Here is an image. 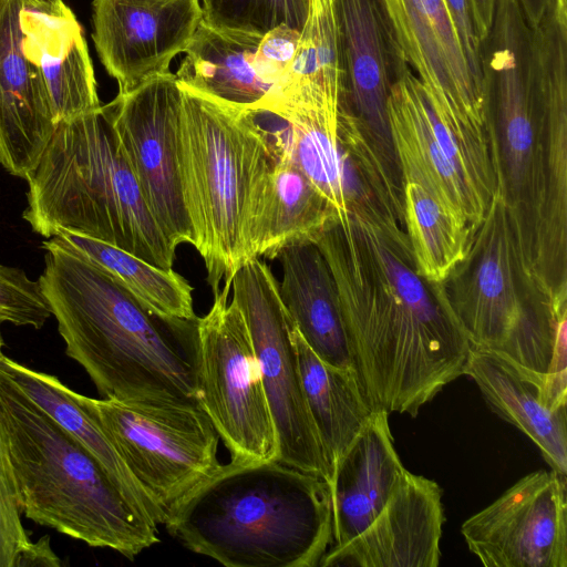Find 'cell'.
Wrapping results in <instances>:
<instances>
[{
	"label": "cell",
	"instance_id": "1",
	"mask_svg": "<svg viewBox=\"0 0 567 567\" xmlns=\"http://www.w3.org/2000/svg\"><path fill=\"white\" fill-rule=\"evenodd\" d=\"M313 243L333 275L368 403L416 416L465 374L471 352L441 282L420 275L404 228L378 199L331 218Z\"/></svg>",
	"mask_w": 567,
	"mask_h": 567
},
{
	"label": "cell",
	"instance_id": "2",
	"mask_svg": "<svg viewBox=\"0 0 567 567\" xmlns=\"http://www.w3.org/2000/svg\"><path fill=\"white\" fill-rule=\"evenodd\" d=\"M484 122L499 193L525 265L567 256V28L532 29L517 0H496L481 41Z\"/></svg>",
	"mask_w": 567,
	"mask_h": 567
},
{
	"label": "cell",
	"instance_id": "3",
	"mask_svg": "<svg viewBox=\"0 0 567 567\" xmlns=\"http://www.w3.org/2000/svg\"><path fill=\"white\" fill-rule=\"evenodd\" d=\"M43 296L65 353L104 399L199 405L196 320L151 313L106 269L58 237L43 241Z\"/></svg>",
	"mask_w": 567,
	"mask_h": 567
},
{
	"label": "cell",
	"instance_id": "4",
	"mask_svg": "<svg viewBox=\"0 0 567 567\" xmlns=\"http://www.w3.org/2000/svg\"><path fill=\"white\" fill-rule=\"evenodd\" d=\"M228 567H317L332 545L329 484L278 461L221 465L164 524Z\"/></svg>",
	"mask_w": 567,
	"mask_h": 567
},
{
	"label": "cell",
	"instance_id": "5",
	"mask_svg": "<svg viewBox=\"0 0 567 567\" xmlns=\"http://www.w3.org/2000/svg\"><path fill=\"white\" fill-rule=\"evenodd\" d=\"M441 286L472 349L514 365L548 400L567 396V302L554 301L529 274L498 192Z\"/></svg>",
	"mask_w": 567,
	"mask_h": 567
},
{
	"label": "cell",
	"instance_id": "6",
	"mask_svg": "<svg viewBox=\"0 0 567 567\" xmlns=\"http://www.w3.org/2000/svg\"><path fill=\"white\" fill-rule=\"evenodd\" d=\"M0 426L29 519L130 559L158 542L148 512L1 370Z\"/></svg>",
	"mask_w": 567,
	"mask_h": 567
},
{
	"label": "cell",
	"instance_id": "7",
	"mask_svg": "<svg viewBox=\"0 0 567 567\" xmlns=\"http://www.w3.org/2000/svg\"><path fill=\"white\" fill-rule=\"evenodd\" d=\"M27 182L23 219L40 236L68 231L173 269L176 249L151 215L104 105L60 121Z\"/></svg>",
	"mask_w": 567,
	"mask_h": 567
},
{
	"label": "cell",
	"instance_id": "8",
	"mask_svg": "<svg viewBox=\"0 0 567 567\" xmlns=\"http://www.w3.org/2000/svg\"><path fill=\"white\" fill-rule=\"evenodd\" d=\"M179 84V83H178ZM181 85V84H179ZM179 175L185 208L213 296L231 287L251 259L248 228L262 179L272 167L279 131L257 112L182 86Z\"/></svg>",
	"mask_w": 567,
	"mask_h": 567
},
{
	"label": "cell",
	"instance_id": "9",
	"mask_svg": "<svg viewBox=\"0 0 567 567\" xmlns=\"http://www.w3.org/2000/svg\"><path fill=\"white\" fill-rule=\"evenodd\" d=\"M80 401L96 417L148 501L157 524L221 466L219 435L199 405Z\"/></svg>",
	"mask_w": 567,
	"mask_h": 567
},
{
	"label": "cell",
	"instance_id": "10",
	"mask_svg": "<svg viewBox=\"0 0 567 567\" xmlns=\"http://www.w3.org/2000/svg\"><path fill=\"white\" fill-rule=\"evenodd\" d=\"M342 87L339 113L351 151L383 188L403 223V181L395 153L388 100L410 68L378 0H333Z\"/></svg>",
	"mask_w": 567,
	"mask_h": 567
},
{
	"label": "cell",
	"instance_id": "11",
	"mask_svg": "<svg viewBox=\"0 0 567 567\" xmlns=\"http://www.w3.org/2000/svg\"><path fill=\"white\" fill-rule=\"evenodd\" d=\"M229 288L196 320L200 408L236 464L277 461V434L249 332Z\"/></svg>",
	"mask_w": 567,
	"mask_h": 567
},
{
	"label": "cell",
	"instance_id": "12",
	"mask_svg": "<svg viewBox=\"0 0 567 567\" xmlns=\"http://www.w3.org/2000/svg\"><path fill=\"white\" fill-rule=\"evenodd\" d=\"M231 285V300L246 322L274 421L277 461L330 486L332 473L303 395L291 338L293 324L279 282L269 266L255 257L236 271Z\"/></svg>",
	"mask_w": 567,
	"mask_h": 567
},
{
	"label": "cell",
	"instance_id": "13",
	"mask_svg": "<svg viewBox=\"0 0 567 567\" xmlns=\"http://www.w3.org/2000/svg\"><path fill=\"white\" fill-rule=\"evenodd\" d=\"M388 114L403 183L422 185L474 230L496 192L489 154L456 135L411 68L391 86Z\"/></svg>",
	"mask_w": 567,
	"mask_h": 567
},
{
	"label": "cell",
	"instance_id": "14",
	"mask_svg": "<svg viewBox=\"0 0 567 567\" xmlns=\"http://www.w3.org/2000/svg\"><path fill=\"white\" fill-rule=\"evenodd\" d=\"M118 147L168 243L194 244L179 175L182 90L167 72L104 105Z\"/></svg>",
	"mask_w": 567,
	"mask_h": 567
},
{
	"label": "cell",
	"instance_id": "15",
	"mask_svg": "<svg viewBox=\"0 0 567 567\" xmlns=\"http://www.w3.org/2000/svg\"><path fill=\"white\" fill-rule=\"evenodd\" d=\"M439 114L466 144L488 153L483 86L474 78L445 0H378Z\"/></svg>",
	"mask_w": 567,
	"mask_h": 567
},
{
	"label": "cell",
	"instance_id": "16",
	"mask_svg": "<svg viewBox=\"0 0 567 567\" xmlns=\"http://www.w3.org/2000/svg\"><path fill=\"white\" fill-rule=\"evenodd\" d=\"M486 567H567L566 476L537 470L461 526Z\"/></svg>",
	"mask_w": 567,
	"mask_h": 567
},
{
	"label": "cell",
	"instance_id": "17",
	"mask_svg": "<svg viewBox=\"0 0 567 567\" xmlns=\"http://www.w3.org/2000/svg\"><path fill=\"white\" fill-rule=\"evenodd\" d=\"M202 22L199 0H93L92 39L118 94L169 72Z\"/></svg>",
	"mask_w": 567,
	"mask_h": 567
},
{
	"label": "cell",
	"instance_id": "18",
	"mask_svg": "<svg viewBox=\"0 0 567 567\" xmlns=\"http://www.w3.org/2000/svg\"><path fill=\"white\" fill-rule=\"evenodd\" d=\"M31 4L45 8L34 0H0V164L23 179L38 165L58 124L40 68L28 50Z\"/></svg>",
	"mask_w": 567,
	"mask_h": 567
},
{
	"label": "cell",
	"instance_id": "19",
	"mask_svg": "<svg viewBox=\"0 0 567 567\" xmlns=\"http://www.w3.org/2000/svg\"><path fill=\"white\" fill-rule=\"evenodd\" d=\"M444 520L440 485L406 470L372 523L319 566L436 567Z\"/></svg>",
	"mask_w": 567,
	"mask_h": 567
},
{
	"label": "cell",
	"instance_id": "20",
	"mask_svg": "<svg viewBox=\"0 0 567 567\" xmlns=\"http://www.w3.org/2000/svg\"><path fill=\"white\" fill-rule=\"evenodd\" d=\"M259 111L285 123L291 158L337 215L370 199L389 206L350 155L336 100L317 90L299 89Z\"/></svg>",
	"mask_w": 567,
	"mask_h": 567
},
{
	"label": "cell",
	"instance_id": "21",
	"mask_svg": "<svg viewBox=\"0 0 567 567\" xmlns=\"http://www.w3.org/2000/svg\"><path fill=\"white\" fill-rule=\"evenodd\" d=\"M386 411H373L333 470L332 545H343L381 512L406 468L394 447Z\"/></svg>",
	"mask_w": 567,
	"mask_h": 567
},
{
	"label": "cell",
	"instance_id": "22",
	"mask_svg": "<svg viewBox=\"0 0 567 567\" xmlns=\"http://www.w3.org/2000/svg\"><path fill=\"white\" fill-rule=\"evenodd\" d=\"M337 216L327 199L296 165L282 130L276 161L254 200L248 245L251 258L276 259L288 246L313 241Z\"/></svg>",
	"mask_w": 567,
	"mask_h": 567
},
{
	"label": "cell",
	"instance_id": "23",
	"mask_svg": "<svg viewBox=\"0 0 567 567\" xmlns=\"http://www.w3.org/2000/svg\"><path fill=\"white\" fill-rule=\"evenodd\" d=\"M279 292L293 327L326 363L354 370L338 288L331 269L313 241L282 249Z\"/></svg>",
	"mask_w": 567,
	"mask_h": 567
},
{
	"label": "cell",
	"instance_id": "24",
	"mask_svg": "<svg viewBox=\"0 0 567 567\" xmlns=\"http://www.w3.org/2000/svg\"><path fill=\"white\" fill-rule=\"evenodd\" d=\"M25 29L28 50L42 73L56 123L99 109L92 60L73 11L31 4Z\"/></svg>",
	"mask_w": 567,
	"mask_h": 567
},
{
	"label": "cell",
	"instance_id": "25",
	"mask_svg": "<svg viewBox=\"0 0 567 567\" xmlns=\"http://www.w3.org/2000/svg\"><path fill=\"white\" fill-rule=\"evenodd\" d=\"M465 374L489 409L525 434L551 470L567 476V408H554L539 383L483 351L471 348Z\"/></svg>",
	"mask_w": 567,
	"mask_h": 567
},
{
	"label": "cell",
	"instance_id": "26",
	"mask_svg": "<svg viewBox=\"0 0 567 567\" xmlns=\"http://www.w3.org/2000/svg\"><path fill=\"white\" fill-rule=\"evenodd\" d=\"M261 35L220 30L203 21L187 45L175 76L182 86L252 111L265 109L279 92L256 72Z\"/></svg>",
	"mask_w": 567,
	"mask_h": 567
},
{
	"label": "cell",
	"instance_id": "27",
	"mask_svg": "<svg viewBox=\"0 0 567 567\" xmlns=\"http://www.w3.org/2000/svg\"><path fill=\"white\" fill-rule=\"evenodd\" d=\"M291 338L307 406L333 473L373 410L355 371L322 361L293 326Z\"/></svg>",
	"mask_w": 567,
	"mask_h": 567
},
{
	"label": "cell",
	"instance_id": "28",
	"mask_svg": "<svg viewBox=\"0 0 567 567\" xmlns=\"http://www.w3.org/2000/svg\"><path fill=\"white\" fill-rule=\"evenodd\" d=\"M0 370L65 429L118 487L153 517L147 498L96 417L80 401L78 392L55 375L32 370L6 355L0 359Z\"/></svg>",
	"mask_w": 567,
	"mask_h": 567
},
{
	"label": "cell",
	"instance_id": "29",
	"mask_svg": "<svg viewBox=\"0 0 567 567\" xmlns=\"http://www.w3.org/2000/svg\"><path fill=\"white\" fill-rule=\"evenodd\" d=\"M53 237L106 269L157 318L173 323L197 319L193 288L173 269L158 268L121 248L89 237L62 230Z\"/></svg>",
	"mask_w": 567,
	"mask_h": 567
},
{
	"label": "cell",
	"instance_id": "30",
	"mask_svg": "<svg viewBox=\"0 0 567 567\" xmlns=\"http://www.w3.org/2000/svg\"><path fill=\"white\" fill-rule=\"evenodd\" d=\"M403 216L420 275L442 282L465 257L473 229L415 182L403 183Z\"/></svg>",
	"mask_w": 567,
	"mask_h": 567
},
{
	"label": "cell",
	"instance_id": "31",
	"mask_svg": "<svg viewBox=\"0 0 567 567\" xmlns=\"http://www.w3.org/2000/svg\"><path fill=\"white\" fill-rule=\"evenodd\" d=\"M302 87L319 90L339 103L342 65L333 0H308L307 20L282 94Z\"/></svg>",
	"mask_w": 567,
	"mask_h": 567
},
{
	"label": "cell",
	"instance_id": "32",
	"mask_svg": "<svg viewBox=\"0 0 567 567\" xmlns=\"http://www.w3.org/2000/svg\"><path fill=\"white\" fill-rule=\"evenodd\" d=\"M202 21L209 27L264 35L287 25L302 31L308 0H199Z\"/></svg>",
	"mask_w": 567,
	"mask_h": 567
},
{
	"label": "cell",
	"instance_id": "33",
	"mask_svg": "<svg viewBox=\"0 0 567 567\" xmlns=\"http://www.w3.org/2000/svg\"><path fill=\"white\" fill-rule=\"evenodd\" d=\"M52 316L39 280L0 264V321L40 329Z\"/></svg>",
	"mask_w": 567,
	"mask_h": 567
},
{
	"label": "cell",
	"instance_id": "34",
	"mask_svg": "<svg viewBox=\"0 0 567 567\" xmlns=\"http://www.w3.org/2000/svg\"><path fill=\"white\" fill-rule=\"evenodd\" d=\"M21 514L16 477L0 426V567H13L18 555L31 542Z\"/></svg>",
	"mask_w": 567,
	"mask_h": 567
},
{
	"label": "cell",
	"instance_id": "35",
	"mask_svg": "<svg viewBox=\"0 0 567 567\" xmlns=\"http://www.w3.org/2000/svg\"><path fill=\"white\" fill-rule=\"evenodd\" d=\"M300 37V31L280 25L264 34L258 43L254 58L256 72L279 96L289 82Z\"/></svg>",
	"mask_w": 567,
	"mask_h": 567
},
{
	"label": "cell",
	"instance_id": "36",
	"mask_svg": "<svg viewBox=\"0 0 567 567\" xmlns=\"http://www.w3.org/2000/svg\"><path fill=\"white\" fill-rule=\"evenodd\" d=\"M454 22L465 58L474 78L483 86L481 70V39L473 17L471 0H445Z\"/></svg>",
	"mask_w": 567,
	"mask_h": 567
},
{
	"label": "cell",
	"instance_id": "37",
	"mask_svg": "<svg viewBox=\"0 0 567 567\" xmlns=\"http://www.w3.org/2000/svg\"><path fill=\"white\" fill-rule=\"evenodd\" d=\"M60 567L61 560L53 551L50 537L43 536L38 542L30 544L18 555L13 567Z\"/></svg>",
	"mask_w": 567,
	"mask_h": 567
},
{
	"label": "cell",
	"instance_id": "38",
	"mask_svg": "<svg viewBox=\"0 0 567 567\" xmlns=\"http://www.w3.org/2000/svg\"><path fill=\"white\" fill-rule=\"evenodd\" d=\"M471 2L477 33L482 41L492 27L496 0H471Z\"/></svg>",
	"mask_w": 567,
	"mask_h": 567
},
{
	"label": "cell",
	"instance_id": "39",
	"mask_svg": "<svg viewBox=\"0 0 567 567\" xmlns=\"http://www.w3.org/2000/svg\"><path fill=\"white\" fill-rule=\"evenodd\" d=\"M529 28L539 23L545 13L556 7L555 0H517Z\"/></svg>",
	"mask_w": 567,
	"mask_h": 567
},
{
	"label": "cell",
	"instance_id": "40",
	"mask_svg": "<svg viewBox=\"0 0 567 567\" xmlns=\"http://www.w3.org/2000/svg\"><path fill=\"white\" fill-rule=\"evenodd\" d=\"M41 6L53 10V11H64L69 7L63 2V0H34Z\"/></svg>",
	"mask_w": 567,
	"mask_h": 567
},
{
	"label": "cell",
	"instance_id": "41",
	"mask_svg": "<svg viewBox=\"0 0 567 567\" xmlns=\"http://www.w3.org/2000/svg\"><path fill=\"white\" fill-rule=\"evenodd\" d=\"M556 2V12L559 20L564 23H567V0H555Z\"/></svg>",
	"mask_w": 567,
	"mask_h": 567
},
{
	"label": "cell",
	"instance_id": "42",
	"mask_svg": "<svg viewBox=\"0 0 567 567\" xmlns=\"http://www.w3.org/2000/svg\"><path fill=\"white\" fill-rule=\"evenodd\" d=\"M342 125H343V124H342ZM343 128H344V126H343ZM344 133H346V130H344ZM346 141H347V133H346ZM347 145H348V142H347ZM348 147H349V146H348ZM349 151H350V150H349ZM350 153H351V152H350ZM351 155H352V154H351ZM352 157H353V155H352ZM353 158H354V157H353ZM354 159H355V158H354ZM355 161H357V159H355ZM357 163H358V162H357ZM358 164H359V163H358ZM360 167H361V166H360ZM361 168H362V167H361ZM362 171H363V169H362ZM363 172H364V171H363ZM364 173H365V172H364ZM367 176H368V175H367ZM368 177H369V176H368ZM369 178H370V177H369ZM370 181H371V178H370ZM371 182L374 184V186H375V187H377L381 193H383V192H382V189H381V188H380V187H379V186H378L373 181H371ZM383 195H384V193H383ZM384 196H385V195H384ZM385 197H386V196H385ZM386 199H388V198H386ZM388 202H389V200H388ZM395 217H396V216H395Z\"/></svg>",
	"mask_w": 567,
	"mask_h": 567
},
{
	"label": "cell",
	"instance_id": "43",
	"mask_svg": "<svg viewBox=\"0 0 567 567\" xmlns=\"http://www.w3.org/2000/svg\"><path fill=\"white\" fill-rule=\"evenodd\" d=\"M1 323H2V322L0 321V324H1ZM3 344H4V343H3V339H2V336H1V331H0V359L4 355V354H3V351H2Z\"/></svg>",
	"mask_w": 567,
	"mask_h": 567
}]
</instances>
